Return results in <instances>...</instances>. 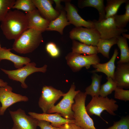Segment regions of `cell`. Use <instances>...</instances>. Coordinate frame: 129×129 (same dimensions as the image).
I'll return each instance as SVG.
<instances>
[{
  "label": "cell",
  "instance_id": "cell-26",
  "mask_svg": "<svg viewBox=\"0 0 129 129\" xmlns=\"http://www.w3.org/2000/svg\"><path fill=\"white\" fill-rule=\"evenodd\" d=\"M128 0H107L105 7V19L114 16L117 14L121 5L126 3Z\"/></svg>",
  "mask_w": 129,
  "mask_h": 129
},
{
  "label": "cell",
  "instance_id": "cell-6",
  "mask_svg": "<svg viewBox=\"0 0 129 129\" xmlns=\"http://www.w3.org/2000/svg\"><path fill=\"white\" fill-rule=\"evenodd\" d=\"M65 59L67 64L75 72L79 71L83 67L88 69L91 65L100 62V59L97 54L83 55L72 52L67 55Z\"/></svg>",
  "mask_w": 129,
  "mask_h": 129
},
{
  "label": "cell",
  "instance_id": "cell-25",
  "mask_svg": "<svg viewBox=\"0 0 129 129\" xmlns=\"http://www.w3.org/2000/svg\"><path fill=\"white\" fill-rule=\"evenodd\" d=\"M102 75H99L96 73H93L91 77V84L85 89V93L92 97L99 96V92L101 86Z\"/></svg>",
  "mask_w": 129,
  "mask_h": 129
},
{
  "label": "cell",
  "instance_id": "cell-35",
  "mask_svg": "<svg viewBox=\"0 0 129 129\" xmlns=\"http://www.w3.org/2000/svg\"><path fill=\"white\" fill-rule=\"evenodd\" d=\"M60 129H83L75 123L65 124L59 127Z\"/></svg>",
  "mask_w": 129,
  "mask_h": 129
},
{
  "label": "cell",
  "instance_id": "cell-20",
  "mask_svg": "<svg viewBox=\"0 0 129 129\" xmlns=\"http://www.w3.org/2000/svg\"><path fill=\"white\" fill-rule=\"evenodd\" d=\"M70 24L67 18L65 11L62 10L56 18L50 22L46 30L56 31L63 35L64 28Z\"/></svg>",
  "mask_w": 129,
  "mask_h": 129
},
{
  "label": "cell",
  "instance_id": "cell-3",
  "mask_svg": "<svg viewBox=\"0 0 129 129\" xmlns=\"http://www.w3.org/2000/svg\"><path fill=\"white\" fill-rule=\"evenodd\" d=\"M87 95L80 91L75 96L72 106L75 123L83 129H97L92 118L87 113L85 103Z\"/></svg>",
  "mask_w": 129,
  "mask_h": 129
},
{
  "label": "cell",
  "instance_id": "cell-16",
  "mask_svg": "<svg viewBox=\"0 0 129 129\" xmlns=\"http://www.w3.org/2000/svg\"><path fill=\"white\" fill-rule=\"evenodd\" d=\"M28 28H32L42 32L46 30L50 21L43 17L37 9L26 14Z\"/></svg>",
  "mask_w": 129,
  "mask_h": 129
},
{
  "label": "cell",
  "instance_id": "cell-28",
  "mask_svg": "<svg viewBox=\"0 0 129 129\" xmlns=\"http://www.w3.org/2000/svg\"><path fill=\"white\" fill-rule=\"evenodd\" d=\"M12 8L21 10L27 13L31 12L36 9L32 0H17Z\"/></svg>",
  "mask_w": 129,
  "mask_h": 129
},
{
  "label": "cell",
  "instance_id": "cell-24",
  "mask_svg": "<svg viewBox=\"0 0 129 129\" xmlns=\"http://www.w3.org/2000/svg\"><path fill=\"white\" fill-rule=\"evenodd\" d=\"M117 44L120 51V58L117 64L129 63V48L127 39L122 36H117Z\"/></svg>",
  "mask_w": 129,
  "mask_h": 129
},
{
  "label": "cell",
  "instance_id": "cell-36",
  "mask_svg": "<svg viewBox=\"0 0 129 129\" xmlns=\"http://www.w3.org/2000/svg\"><path fill=\"white\" fill-rule=\"evenodd\" d=\"M56 4V9L60 11L62 10V7L60 4V3L62 0H53Z\"/></svg>",
  "mask_w": 129,
  "mask_h": 129
},
{
  "label": "cell",
  "instance_id": "cell-17",
  "mask_svg": "<svg viewBox=\"0 0 129 129\" xmlns=\"http://www.w3.org/2000/svg\"><path fill=\"white\" fill-rule=\"evenodd\" d=\"M114 75L113 80L118 87L129 88V63L117 64Z\"/></svg>",
  "mask_w": 129,
  "mask_h": 129
},
{
  "label": "cell",
  "instance_id": "cell-2",
  "mask_svg": "<svg viewBox=\"0 0 129 129\" xmlns=\"http://www.w3.org/2000/svg\"><path fill=\"white\" fill-rule=\"evenodd\" d=\"M42 32L33 28L27 29L15 40L12 49L21 54L32 52L43 42Z\"/></svg>",
  "mask_w": 129,
  "mask_h": 129
},
{
  "label": "cell",
  "instance_id": "cell-15",
  "mask_svg": "<svg viewBox=\"0 0 129 129\" xmlns=\"http://www.w3.org/2000/svg\"><path fill=\"white\" fill-rule=\"evenodd\" d=\"M36 8L45 18L50 22L59 15V11L54 8L52 1L49 0H32Z\"/></svg>",
  "mask_w": 129,
  "mask_h": 129
},
{
  "label": "cell",
  "instance_id": "cell-22",
  "mask_svg": "<svg viewBox=\"0 0 129 129\" xmlns=\"http://www.w3.org/2000/svg\"><path fill=\"white\" fill-rule=\"evenodd\" d=\"M117 36L108 39L100 38L96 46L98 53H100L104 57L109 59L110 50L112 46L117 44Z\"/></svg>",
  "mask_w": 129,
  "mask_h": 129
},
{
  "label": "cell",
  "instance_id": "cell-34",
  "mask_svg": "<svg viewBox=\"0 0 129 129\" xmlns=\"http://www.w3.org/2000/svg\"><path fill=\"white\" fill-rule=\"evenodd\" d=\"M38 120V126L41 129H60L52 126L50 123L47 121L42 120Z\"/></svg>",
  "mask_w": 129,
  "mask_h": 129
},
{
  "label": "cell",
  "instance_id": "cell-9",
  "mask_svg": "<svg viewBox=\"0 0 129 129\" xmlns=\"http://www.w3.org/2000/svg\"><path fill=\"white\" fill-rule=\"evenodd\" d=\"M70 37L88 45L96 46L101 38L100 34L95 28H88L75 27L70 32Z\"/></svg>",
  "mask_w": 129,
  "mask_h": 129
},
{
  "label": "cell",
  "instance_id": "cell-18",
  "mask_svg": "<svg viewBox=\"0 0 129 129\" xmlns=\"http://www.w3.org/2000/svg\"><path fill=\"white\" fill-rule=\"evenodd\" d=\"M11 49L5 47H1L0 48V62L3 59L10 61L14 63L15 67L17 69L30 62L31 60L29 58L15 54L11 52Z\"/></svg>",
  "mask_w": 129,
  "mask_h": 129
},
{
  "label": "cell",
  "instance_id": "cell-37",
  "mask_svg": "<svg viewBox=\"0 0 129 129\" xmlns=\"http://www.w3.org/2000/svg\"><path fill=\"white\" fill-rule=\"evenodd\" d=\"M8 85L7 82H4L2 80L0 79V87H5Z\"/></svg>",
  "mask_w": 129,
  "mask_h": 129
},
{
  "label": "cell",
  "instance_id": "cell-10",
  "mask_svg": "<svg viewBox=\"0 0 129 129\" xmlns=\"http://www.w3.org/2000/svg\"><path fill=\"white\" fill-rule=\"evenodd\" d=\"M64 93L51 86H44L42 89L38 104L43 113H47L56 102Z\"/></svg>",
  "mask_w": 129,
  "mask_h": 129
},
{
  "label": "cell",
  "instance_id": "cell-32",
  "mask_svg": "<svg viewBox=\"0 0 129 129\" xmlns=\"http://www.w3.org/2000/svg\"><path fill=\"white\" fill-rule=\"evenodd\" d=\"M114 97L115 99L127 101L129 100V90L117 87L114 90Z\"/></svg>",
  "mask_w": 129,
  "mask_h": 129
},
{
  "label": "cell",
  "instance_id": "cell-31",
  "mask_svg": "<svg viewBox=\"0 0 129 129\" xmlns=\"http://www.w3.org/2000/svg\"><path fill=\"white\" fill-rule=\"evenodd\" d=\"M104 129H129V116L122 117L119 121L114 122L113 125Z\"/></svg>",
  "mask_w": 129,
  "mask_h": 129
},
{
  "label": "cell",
  "instance_id": "cell-27",
  "mask_svg": "<svg viewBox=\"0 0 129 129\" xmlns=\"http://www.w3.org/2000/svg\"><path fill=\"white\" fill-rule=\"evenodd\" d=\"M125 11L123 14L113 16L114 21L116 25L120 28H124L129 21V1L128 0L125 3Z\"/></svg>",
  "mask_w": 129,
  "mask_h": 129
},
{
  "label": "cell",
  "instance_id": "cell-19",
  "mask_svg": "<svg viewBox=\"0 0 129 129\" xmlns=\"http://www.w3.org/2000/svg\"><path fill=\"white\" fill-rule=\"evenodd\" d=\"M118 50L115 48L113 55L110 59L108 62L103 64L100 63L92 65L95 69L91 71L92 73L102 72L105 74L107 78L111 77L114 79V75L116 68L115 61L118 54Z\"/></svg>",
  "mask_w": 129,
  "mask_h": 129
},
{
  "label": "cell",
  "instance_id": "cell-38",
  "mask_svg": "<svg viewBox=\"0 0 129 129\" xmlns=\"http://www.w3.org/2000/svg\"><path fill=\"white\" fill-rule=\"evenodd\" d=\"M123 37L126 39H129V34H126L125 33H124L122 34Z\"/></svg>",
  "mask_w": 129,
  "mask_h": 129
},
{
  "label": "cell",
  "instance_id": "cell-11",
  "mask_svg": "<svg viewBox=\"0 0 129 129\" xmlns=\"http://www.w3.org/2000/svg\"><path fill=\"white\" fill-rule=\"evenodd\" d=\"M13 122L11 129H37L38 120L32 116L27 115L25 111L21 108L16 110H9Z\"/></svg>",
  "mask_w": 129,
  "mask_h": 129
},
{
  "label": "cell",
  "instance_id": "cell-23",
  "mask_svg": "<svg viewBox=\"0 0 129 129\" xmlns=\"http://www.w3.org/2000/svg\"><path fill=\"white\" fill-rule=\"evenodd\" d=\"M72 49V52L80 54L91 55L98 53L96 46L87 45L75 40H73Z\"/></svg>",
  "mask_w": 129,
  "mask_h": 129
},
{
  "label": "cell",
  "instance_id": "cell-7",
  "mask_svg": "<svg viewBox=\"0 0 129 129\" xmlns=\"http://www.w3.org/2000/svg\"><path fill=\"white\" fill-rule=\"evenodd\" d=\"M36 66L35 63L30 62L25 66L16 70H7L2 69L1 70L8 75L10 79L20 82L22 87L26 89L28 86L25 81L27 76L34 72L45 73L47 71V66L46 64L40 68L37 67Z\"/></svg>",
  "mask_w": 129,
  "mask_h": 129
},
{
  "label": "cell",
  "instance_id": "cell-5",
  "mask_svg": "<svg viewBox=\"0 0 129 129\" xmlns=\"http://www.w3.org/2000/svg\"><path fill=\"white\" fill-rule=\"evenodd\" d=\"M75 85L73 84L68 92L64 93L61 100L52 108L47 113H58L65 118L74 119L72 106L74 103L75 96L80 91V90L75 91Z\"/></svg>",
  "mask_w": 129,
  "mask_h": 129
},
{
  "label": "cell",
  "instance_id": "cell-33",
  "mask_svg": "<svg viewBox=\"0 0 129 129\" xmlns=\"http://www.w3.org/2000/svg\"><path fill=\"white\" fill-rule=\"evenodd\" d=\"M45 48L47 52L53 57H57L59 55V49L53 42H50L47 43L46 45Z\"/></svg>",
  "mask_w": 129,
  "mask_h": 129
},
{
  "label": "cell",
  "instance_id": "cell-13",
  "mask_svg": "<svg viewBox=\"0 0 129 129\" xmlns=\"http://www.w3.org/2000/svg\"><path fill=\"white\" fill-rule=\"evenodd\" d=\"M64 10L67 12L66 17L70 24L75 27L83 26L88 28H95L92 21H86L83 19L78 13L76 8L70 2H65Z\"/></svg>",
  "mask_w": 129,
  "mask_h": 129
},
{
  "label": "cell",
  "instance_id": "cell-39",
  "mask_svg": "<svg viewBox=\"0 0 129 129\" xmlns=\"http://www.w3.org/2000/svg\"><path fill=\"white\" fill-rule=\"evenodd\" d=\"M1 48V45H0V48Z\"/></svg>",
  "mask_w": 129,
  "mask_h": 129
},
{
  "label": "cell",
  "instance_id": "cell-4",
  "mask_svg": "<svg viewBox=\"0 0 129 129\" xmlns=\"http://www.w3.org/2000/svg\"><path fill=\"white\" fill-rule=\"evenodd\" d=\"M116 102L113 99H110L107 97L95 96L92 97L85 108L90 116L95 115L101 118V113L104 111L111 115L114 116L116 115L114 112L118 110L119 107Z\"/></svg>",
  "mask_w": 129,
  "mask_h": 129
},
{
  "label": "cell",
  "instance_id": "cell-12",
  "mask_svg": "<svg viewBox=\"0 0 129 129\" xmlns=\"http://www.w3.org/2000/svg\"><path fill=\"white\" fill-rule=\"evenodd\" d=\"M12 88L8 85L0 87V115H3L7 109L14 103L21 102H27L28 98L26 96L12 92Z\"/></svg>",
  "mask_w": 129,
  "mask_h": 129
},
{
  "label": "cell",
  "instance_id": "cell-30",
  "mask_svg": "<svg viewBox=\"0 0 129 129\" xmlns=\"http://www.w3.org/2000/svg\"><path fill=\"white\" fill-rule=\"evenodd\" d=\"M15 0H0V21L4 19L14 4Z\"/></svg>",
  "mask_w": 129,
  "mask_h": 129
},
{
  "label": "cell",
  "instance_id": "cell-29",
  "mask_svg": "<svg viewBox=\"0 0 129 129\" xmlns=\"http://www.w3.org/2000/svg\"><path fill=\"white\" fill-rule=\"evenodd\" d=\"M107 81L101 86L99 96L103 97H107L111 94L117 87L116 84L114 80L111 78H107Z\"/></svg>",
  "mask_w": 129,
  "mask_h": 129
},
{
  "label": "cell",
  "instance_id": "cell-1",
  "mask_svg": "<svg viewBox=\"0 0 129 129\" xmlns=\"http://www.w3.org/2000/svg\"><path fill=\"white\" fill-rule=\"evenodd\" d=\"M0 28L7 39L15 40L28 28L26 14L18 10H10L1 22Z\"/></svg>",
  "mask_w": 129,
  "mask_h": 129
},
{
  "label": "cell",
  "instance_id": "cell-8",
  "mask_svg": "<svg viewBox=\"0 0 129 129\" xmlns=\"http://www.w3.org/2000/svg\"><path fill=\"white\" fill-rule=\"evenodd\" d=\"M92 22L95 28L100 34L101 39H109L128 31L126 29L120 28L117 26L113 16L101 21L93 20Z\"/></svg>",
  "mask_w": 129,
  "mask_h": 129
},
{
  "label": "cell",
  "instance_id": "cell-21",
  "mask_svg": "<svg viewBox=\"0 0 129 129\" xmlns=\"http://www.w3.org/2000/svg\"><path fill=\"white\" fill-rule=\"evenodd\" d=\"M103 0H79L78 6L82 8L87 7H91L96 8L99 14L98 20L101 21L105 19L106 14L105 6Z\"/></svg>",
  "mask_w": 129,
  "mask_h": 129
},
{
  "label": "cell",
  "instance_id": "cell-14",
  "mask_svg": "<svg viewBox=\"0 0 129 129\" xmlns=\"http://www.w3.org/2000/svg\"><path fill=\"white\" fill-rule=\"evenodd\" d=\"M29 115L38 120H44L49 122L53 126L59 128L62 125L67 123H75L74 119H67L63 117L58 113L54 114L43 113H37L29 112Z\"/></svg>",
  "mask_w": 129,
  "mask_h": 129
}]
</instances>
